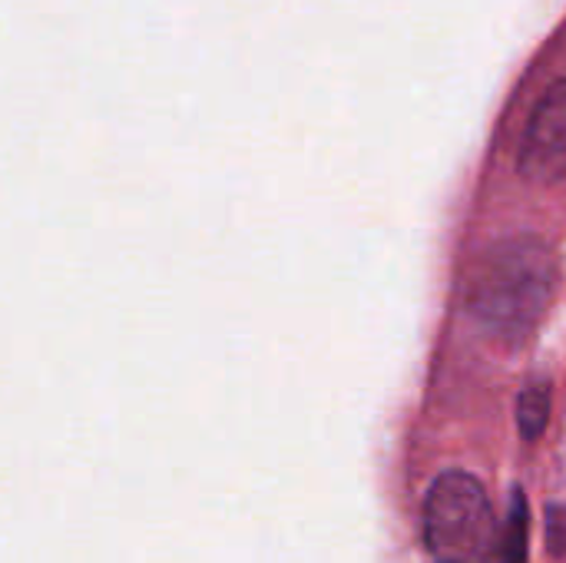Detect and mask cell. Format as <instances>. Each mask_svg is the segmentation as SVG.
I'll return each mask as SVG.
<instances>
[{
  "mask_svg": "<svg viewBox=\"0 0 566 563\" xmlns=\"http://www.w3.org/2000/svg\"><path fill=\"white\" fill-rule=\"evenodd\" d=\"M557 256L541 239L494 246L471 279V315L504 345H521L544 322L557 292Z\"/></svg>",
  "mask_w": 566,
  "mask_h": 563,
  "instance_id": "cell-1",
  "label": "cell"
},
{
  "mask_svg": "<svg viewBox=\"0 0 566 563\" xmlns=\"http://www.w3.org/2000/svg\"><path fill=\"white\" fill-rule=\"evenodd\" d=\"M551 421V388L547 385H531L517 398V425L527 441H537L547 431Z\"/></svg>",
  "mask_w": 566,
  "mask_h": 563,
  "instance_id": "cell-5",
  "label": "cell"
},
{
  "mask_svg": "<svg viewBox=\"0 0 566 563\" xmlns=\"http://www.w3.org/2000/svg\"><path fill=\"white\" fill-rule=\"evenodd\" d=\"M521 173L531 183H560L566 179V80L554 83L544 100L537 103L524 149H521Z\"/></svg>",
  "mask_w": 566,
  "mask_h": 563,
  "instance_id": "cell-3",
  "label": "cell"
},
{
  "mask_svg": "<svg viewBox=\"0 0 566 563\" xmlns=\"http://www.w3.org/2000/svg\"><path fill=\"white\" fill-rule=\"evenodd\" d=\"M501 563H527V541H531V511H527V498L524 491L511 494V508H507V521L501 531Z\"/></svg>",
  "mask_w": 566,
  "mask_h": 563,
  "instance_id": "cell-4",
  "label": "cell"
},
{
  "mask_svg": "<svg viewBox=\"0 0 566 563\" xmlns=\"http://www.w3.org/2000/svg\"><path fill=\"white\" fill-rule=\"evenodd\" d=\"M424 541L438 563H484L494 544V511L474 475H441L424 501Z\"/></svg>",
  "mask_w": 566,
  "mask_h": 563,
  "instance_id": "cell-2",
  "label": "cell"
},
{
  "mask_svg": "<svg viewBox=\"0 0 566 563\" xmlns=\"http://www.w3.org/2000/svg\"><path fill=\"white\" fill-rule=\"evenodd\" d=\"M547 541L554 554H566V508H551L547 514Z\"/></svg>",
  "mask_w": 566,
  "mask_h": 563,
  "instance_id": "cell-6",
  "label": "cell"
}]
</instances>
